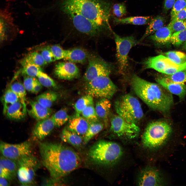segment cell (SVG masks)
I'll return each mask as SVG.
<instances>
[{"mask_svg": "<svg viewBox=\"0 0 186 186\" xmlns=\"http://www.w3.org/2000/svg\"><path fill=\"white\" fill-rule=\"evenodd\" d=\"M89 55L86 51L82 48H75L66 50L64 59L74 63L83 64L88 61Z\"/></svg>", "mask_w": 186, "mask_h": 186, "instance_id": "22", "label": "cell"}, {"mask_svg": "<svg viewBox=\"0 0 186 186\" xmlns=\"http://www.w3.org/2000/svg\"><path fill=\"white\" fill-rule=\"evenodd\" d=\"M186 7V0H176L171 12V20L173 19L177 13Z\"/></svg>", "mask_w": 186, "mask_h": 186, "instance_id": "44", "label": "cell"}, {"mask_svg": "<svg viewBox=\"0 0 186 186\" xmlns=\"http://www.w3.org/2000/svg\"><path fill=\"white\" fill-rule=\"evenodd\" d=\"M173 33L167 26L163 27L150 36V38L155 42L161 44L169 42Z\"/></svg>", "mask_w": 186, "mask_h": 186, "instance_id": "27", "label": "cell"}, {"mask_svg": "<svg viewBox=\"0 0 186 186\" xmlns=\"http://www.w3.org/2000/svg\"><path fill=\"white\" fill-rule=\"evenodd\" d=\"M88 65L83 76L86 82L103 75H109L111 71L110 65L97 56L90 55L88 58Z\"/></svg>", "mask_w": 186, "mask_h": 186, "instance_id": "13", "label": "cell"}, {"mask_svg": "<svg viewBox=\"0 0 186 186\" xmlns=\"http://www.w3.org/2000/svg\"><path fill=\"white\" fill-rule=\"evenodd\" d=\"M9 88L16 94L19 100L27 106L26 90L23 84L19 82H15L11 84Z\"/></svg>", "mask_w": 186, "mask_h": 186, "instance_id": "34", "label": "cell"}, {"mask_svg": "<svg viewBox=\"0 0 186 186\" xmlns=\"http://www.w3.org/2000/svg\"><path fill=\"white\" fill-rule=\"evenodd\" d=\"M90 123L82 116L76 114L69 118L67 128L83 137L88 128Z\"/></svg>", "mask_w": 186, "mask_h": 186, "instance_id": "20", "label": "cell"}, {"mask_svg": "<svg viewBox=\"0 0 186 186\" xmlns=\"http://www.w3.org/2000/svg\"><path fill=\"white\" fill-rule=\"evenodd\" d=\"M51 117L56 127H60L62 126L68 121L70 118L67 111L64 109L58 110L52 115Z\"/></svg>", "mask_w": 186, "mask_h": 186, "instance_id": "33", "label": "cell"}, {"mask_svg": "<svg viewBox=\"0 0 186 186\" xmlns=\"http://www.w3.org/2000/svg\"><path fill=\"white\" fill-rule=\"evenodd\" d=\"M110 125L111 131L118 137L124 138H134L140 131L136 124L128 122L118 115L111 118Z\"/></svg>", "mask_w": 186, "mask_h": 186, "instance_id": "11", "label": "cell"}, {"mask_svg": "<svg viewBox=\"0 0 186 186\" xmlns=\"http://www.w3.org/2000/svg\"><path fill=\"white\" fill-rule=\"evenodd\" d=\"M35 79V77L25 76L23 84L26 91L32 92Z\"/></svg>", "mask_w": 186, "mask_h": 186, "instance_id": "47", "label": "cell"}, {"mask_svg": "<svg viewBox=\"0 0 186 186\" xmlns=\"http://www.w3.org/2000/svg\"><path fill=\"white\" fill-rule=\"evenodd\" d=\"M16 94L10 88L5 92L3 98V112L5 113L8 107L19 100Z\"/></svg>", "mask_w": 186, "mask_h": 186, "instance_id": "35", "label": "cell"}, {"mask_svg": "<svg viewBox=\"0 0 186 186\" xmlns=\"http://www.w3.org/2000/svg\"><path fill=\"white\" fill-rule=\"evenodd\" d=\"M58 97V94L56 92L49 90L37 96L36 97L35 100L43 106L50 108L57 100Z\"/></svg>", "mask_w": 186, "mask_h": 186, "instance_id": "28", "label": "cell"}, {"mask_svg": "<svg viewBox=\"0 0 186 186\" xmlns=\"http://www.w3.org/2000/svg\"><path fill=\"white\" fill-rule=\"evenodd\" d=\"M186 41V30L173 33L169 42L176 46H179Z\"/></svg>", "mask_w": 186, "mask_h": 186, "instance_id": "40", "label": "cell"}, {"mask_svg": "<svg viewBox=\"0 0 186 186\" xmlns=\"http://www.w3.org/2000/svg\"><path fill=\"white\" fill-rule=\"evenodd\" d=\"M0 159V164L7 169L14 178L17 176L18 169L17 161L2 155Z\"/></svg>", "mask_w": 186, "mask_h": 186, "instance_id": "37", "label": "cell"}, {"mask_svg": "<svg viewBox=\"0 0 186 186\" xmlns=\"http://www.w3.org/2000/svg\"><path fill=\"white\" fill-rule=\"evenodd\" d=\"M0 176L4 178L9 181L14 177L2 165L0 164Z\"/></svg>", "mask_w": 186, "mask_h": 186, "instance_id": "48", "label": "cell"}, {"mask_svg": "<svg viewBox=\"0 0 186 186\" xmlns=\"http://www.w3.org/2000/svg\"><path fill=\"white\" fill-rule=\"evenodd\" d=\"M143 64L145 69H153L162 73L166 69L180 66L162 55L149 57L143 62Z\"/></svg>", "mask_w": 186, "mask_h": 186, "instance_id": "14", "label": "cell"}, {"mask_svg": "<svg viewBox=\"0 0 186 186\" xmlns=\"http://www.w3.org/2000/svg\"><path fill=\"white\" fill-rule=\"evenodd\" d=\"M184 21H185L186 22V19H185V20Z\"/></svg>", "mask_w": 186, "mask_h": 186, "instance_id": "54", "label": "cell"}, {"mask_svg": "<svg viewBox=\"0 0 186 186\" xmlns=\"http://www.w3.org/2000/svg\"><path fill=\"white\" fill-rule=\"evenodd\" d=\"M40 51L41 55L47 64L54 61L56 60L54 55L48 46L41 49Z\"/></svg>", "mask_w": 186, "mask_h": 186, "instance_id": "46", "label": "cell"}, {"mask_svg": "<svg viewBox=\"0 0 186 186\" xmlns=\"http://www.w3.org/2000/svg\"><path fill=\"white\" fill-rule=\"evenodd\" d=\"M131 83L137 95L153 109L167 111L173 103L171 93L161 85L147 81L135 74L132 77Z\"/></svg>", "mask_w": 186, "mask_h": 186, "instance_id": "2", "label": "cell"}, {"mask_svg": "<svg viewBox=\"0 0 186 186\" xmlns=\"http://www.w3.org/2000/svg\"><path fill=\"white\" fill-rule=\"evenodd\" d=\"M156 81L171 94L182 99L186 95V84L173 82L165 77L156 79Z\"/></svg>", "mask_w": 186, "mask_h": 186, "instance_id": "18", "label": "cell"}, {"mask_svg": "<svg viewBox=\"0 0 186 186\" xmlns=\"http://www.w3.org/2000/svg\"><path fill=\"white\" fill-rule=\"evenodd\" d=\"M42 86L37 79L36 78L34 84L32 92L35 94L38 93L41 90Z\"/></svg>", "mask_w": 186, "mask_h": 186, "instance_id": "51", "label": "cell"}, {"mask_svg": "<svg viewBox=\"0 0 186 186\" xmlns=\"http://www.w3.org/2000/svg\"><path fill=\"white\" fill-rule=\"evenodd\" d=\"M109 76L101 75L86 82L85 89L87 94L97 98H111L117 88Z\"/></svg>", "mask_w": 186, "mask_h": 186, "instance_id": "7", "label": "cell"}, {"mask_svg": "<svg viewBox=\"0 0 186 186\" xmlns=\"http://www.w3.org/2000/svg\"><path fill=\"white\" fill-rule=\"evenodd\" d=\"M8 180L0 176V186H7L10 185Z\"/></svg>", "mask_w": 186, "mask_h": 186, "instance_id": "52", "label": "cell"}, {"mask_svg": "<svg viewBox=\"0 0 186 186\" xmlns=\"http://www.w3.org/2000/svg\"><path fill=\"white\" fill-rule=\"evenodd\" d=\"M37 79L43 86L48 88H56L55 81L46 73L41 72L37 76Z\"/></svg>", "mask_w": 186, "mask_h": 186, "instance_id": "39", "label": "cell"}, {"mask_svg": "<svg viewBox=\"0 0 186 186\" xmlns=\"http://www.w3.org/2000/svg\"><path fill=\"white\" fill-rule=\"evenodd\" d=\"M183 48L186 50V41L184 43H183Z\"/></svg>", "mask_w": 186, "mask_h": 186, "instance_id": "53", "label": "cell"}, {"mask_svg": "<svg viewBox=\"0 0 186 186\" xmlns=\"http://www.w3.org/2000/svg\"><path fill=\"white\" fill-rule=\"evenodd\" d=\"M23 67L21 73L25 76L35 77L42 71L41 67L34 64H28Z\"/></svg>", "mask_w": 186, "mask_h": 186, "instance_id": "38", "label": "cell"}, {"mask_svg": "<svg viewBox=\"0 0 186 186\" xmlns=\"http://www.w3.org/2000/svg\"><path fill=\"white\" fill-rule=\"evenodd\" d=\"M55 127L51 116L48 118L38 121L33 128L32 137L35 140L42 141L47 137Z\"/></svg>", "mask_w": 186, "mask_h": 186, "instance_id": "17", "label": "cell"}, {"mask_svg": "<svg viewBox=\"0 0 186 186\" xmlns=\"http://www.w3.org/2000/svg\"><path fill=\"white\" fill-rule=\"evenodd\" d=\"M165 20L162 17L158 16L151 19L145 32L140 41H142L148 36L154 33L163 27Z\"/></svg>", "mask_w": 186, "mask_h": 186, "instance_id": "26", "label": "cell"}, {"mask_svg": "<svg viewBox=\"0 0 186 186\" xmlns=\"http://www.w3.org/2000/svg\"><path fill=\"white\" fill-rule=\"evenodd\" d=\"M111 106L109 99L100 98L96 103L95 107L96 111L100 121L106 125L108 122V118Z\"/></svg>", "mask_w": 186, "mask_h": 186, "instance_id": "23", "label": "cell"}, {"mask_svg": "<svg viewBox=\"0 0 186 186\" xmlns=\"http://www.w3.org/2000/svg\"><path fill=\"white\" fill-rule=\"evenodd\" d=\"M186 19V7L177 13L175 18L172 20L184 21Z\"/></svg>", "mask_w": 186, "mask_h": 186, "instance_id": "49", "label": "cell"}, {"mask_svg": "<svg viewBox=\"0 0 186 186\" xmlns=\"http://www.w3.org/2000/svg\"><path fill=\"white\" fill-rule=\"evenodd\" d=\"M48 47L56 60L64 59L65 56L66 50L63 49L59 45L55 44Z\"/></svg>", "mask_w": 186, "mask_h": 186, "instance_id": "43", "label": "cell"}, {"mask_svg": "<svg viewBox=\"0 0 186 186\" xmlns=\"http://www.w3.org/2000/svg\"><path fill=\"white\" fill-rule=\"evenodd\" d=\"M165 77L173 82L186 84V69L171 75H166Z\"/></svg>", "mask_w": 186, "mask_h": 186, "instance_id": "41", "label": "cell"}, {"mask_svg": "<svg viewBox=\"0 0 186 186\" xmlns=\"http://www.w3.org/2000/svg\"><path fill=\"white\" fill-rule=\"evenodd\" d=\"M161 176L157 169L149 168L144 170L138 179V184L141 186H159L163 184Z\"/></svg>", "mask_w": 186, "mask_h": 186, "instance_id": "16", "label": "cell"}, {"mask_svg": "<svg viewBox=\"0 0 186 186\" xmlns=\"http://www.w3.org/2000/svg\"><path fill=\"white\" fill-rule=\"evenodd\" d=\"M112 6L111 3L104 0H65L61 5L81 14L104 31L111 30L109 19Z\"/></svg>", "mask_w": 186, "mask_h": 186, "instance_id": "3", "label": "cell"}, {"mask_svg": "<svg viewBox=\"0 0 186 186\" xmlns=\"http://www.w3.org/2000/svg\"><path fill=\"white\" fill-rule=\"evenodd\" d=\"M115 107L118 115L130 122L136 124L143 116L139 101L130 94L125 95L116 101Z\"/></svg>", "mask_w": 186, "mask_h": 186, "instance_id": "6", "label": "cell"}, {"mask_svg": "<svg viewBox=\"0 0 186 186\" xmlns=\"http://www.w3.org/2000/svg\"><path fill=\"white\" fill-rule=\"evenodd\" d=\"M21 64L23 67L28 64H33L41 67L47 64L41 53L36 52H33L28 55L21 61Z\"/></svg>", "mask_w": 186, "mask_h": 186, "instance_id": "29", "label": "cell"}, {"mask_svg": "<svg viewBox=\"0 0 186 186\" xmlns=\"http://www.w3.org/2000/svg\"><path fill=\"white\" fill-rule=\"evenodd\" d=\"M17 176L22 185H31L33 183L41 162L32 154L23 157L17 161Z\"/></svg>", "mask_w": 186, "mask_h": 186, "instance_id": "8", "label": "cell"}, {"mask_svg": "<svg viewBox=\"0 0 186 186\" xmlns=\"http://www.w3.org/2000/svg\"><path fill=\"white\" fill-rule=\"evenodd\" d=\"M151 19V17L149 16H132L123 18L114 17L113 21L116 25L130 24L139 25L149 23Z\"/></svg>", "mask_w": 186, "mask_h": 186, "instance_id": "25", "label": "cell"}, {"mask_svg": "<svg viewBox=\"0 0 186 186\" xmlns=\"http://www.w3.org/2000/svg\"><path fill=\"white\" fill-rule=\"evenodd\" d=\"M94 104L93 97L87 94L78 99L75 103L74 107L75 114L81 115L82 111L88 106Z\"/></svg>", "mask_w": 186, "mask_h": 186, "instance_id": "31", "label": "cell"}, {"mask_svg": "<svg viewBox=\"0 0 186 186\" xmlns=\"http://www.w3.org/2000/svg\"><path fill=\"white\" fill-rule=\"evenodd\" d=\"M27 108L29 114L38 121L49 118L52 113L50 108L46 107L36 100H31Z\"/></svg>", "mask_w": 186, "mask_h": 186, "instance_id": "19", "label": "cell"}, {"mask_svg": "<svg viewBox=\"0 0 186 186\" xmlns=\"http://www.w3.org/2000/svg\"><path fill=\"white\" fill-rule=\"evenodd\" d=\"M104 124L100 122L90 123L88 129L83 137V144H86L103 129Z\"/></svg>", "mask_w": 186, "mask_h": 186, "instance_id": "30", "label": "cell"}, {"mask_svg": "<svg viewBox=\"0 0 186 186\" xmlns=\"http://www.w3.org/2000/svg\"><path fill=\"white\" fill-rule=\"evenodd\" d=\"M122 150L117 143L104 140L96 143L90 149L88 156L94 162L102 164L112 163L121 157Z\"/></svg>", "mask_w": 186, "mask_h": 186, "instance_id": "5", "label": "cell"}, {"mask_svg": "<svg viewBox=\"0 0 186 186\" xmlns=\"http://www.w3.org/2000/svg\"><path fill=\"white\" fill-rule=\"evenodd\" d=\"M38 145L41 163L55 181L68 175L81 164L79 156L69 147L59 143L41 141Z\"/></svg>", "mask_w": 186, "mask_h": 186, "instance_id": "1", "label": "cell"}, {"mask_svg": "<svg viewBox=\"0 0 186 186\" xmlns=\"http://www.w3.org/2000/svg\"><path fill=\"white\" fill-rule=\"evenodd\" d=\"M27 112V106L19 100L9 106L4 114L9 119L17 121L24 118Z\"/></svg>", "mask_w": 186, "mask_h": 186, "instance_id": "21", "label": "cell"}, {"mask_svg": "<svg viewBox=\"0 0 186 186\" xmlns=\"http://www.w3.org/2000/svg\"><path fill=\"white\" fill-rule=\"evenodd\" d=\"M164 54L177 65L186 67V53L179 51H170L165 52Z\"/></svg>", "mask_w": 186, "mask_h": 186, "instance_id": "32", "label": "cell"}, {"mask_svg": "<svg viewBox=\"0 0 186 186\" xmlns=\"http://www.w3.org/2000/svg\"><path fill=\"white\" fill-rule=\"evenodd\" d=\"M116 49V57L119 72L123 74L128 66V56L131 48L138 42L133 36L121 37L113 32Z\"/></svg>", "mask_w": 186, "mask_h": 186, "instance_id": "10", "label": "cell"}, {"mask_svg": "<svg viewBox=\"0 0 186 186\" xmlns=\"http://www.w3.org/2000/svg\"><path fill=\"white\" fill-rule=\"evenodd\" d=\"M167 26L170 29L173 34L174 33L186 30V22L184 20H171Z\"/></svg>", "mask_w": 186, "mask_h": 186, "instance_id": "42", "label": "cell"}, {"mask_svg": "<svg viewBox=\"0 0 186 186\" xmlns=\"http://www.w3.org/2000/svg\"><path fill=\"white\" fill-rule=\"evenodd\" d=\"M55 75L59 78L70 80L78 77L80 72L78 68L71 62H61L55 66L54 70Z\"/></svg>", "mask_w": 186, "mask_h": 186, "instance_id": "15", "label": "cell"}, {"mask_svg": "<svg viewBox=\"0 0 186 186\" xmlns=\"http://www.w3.org/2000/svg\"><path fill=\"white\" fill-rule=\"evenodd\" d=\"M61 9L71 19L75 29L81 33L95 37L104 32L96 24L75 11L64 6H61Z\"/></svg>", "mask_w": 186, "mask_h": 186, "instance_id": "9", "label": "cell"}, {"mask_svg": "<svg viewBox=\"0 0 186 186\" xmlns=\"http://www.w3.org/2000/svg\"><path fill=\"white\" fill-rule=\"evenodd\" d=\"M60 137L63 141L75 147H80L83 143V136L70 130L67 127L62 130Z\"/></svg>", "mask_w": 186, "mask_h": 186, "instance_id": "24", "label": "cell"}, {"mask_svg": "<svg viewBox=\"0 0 186 186\" xmlns=\"http://www.w3.org/2000/svg\"><path fill=\"white\" fill-rule=\"evenodd\" d=\"M81 115L90 123L100 122L93 105H89L82 111Z\"/></svg>", "mask_w": 186, "mask_h": 186, "instance_id": "36", "label": "cell"}, {"mask_svg": "<svg viewBox=\"0 0 186 186\" xmlns=\"http://www.w3.org/2000/svg\"><path fill=\"white\" fill-rule=\"evenodd\" d=\"M172 131L170 125L164 121H158L149 123L143 133L142 141L145 147L156 148L164 144L167 141Z\"/></svg>", "mask_w": 186, "mask_h": 186, "instance_id": "4", "label": "cell"}, {"mask_svg": "<svg viewBox=\"0 0 186 186\" xmlns=\"http://www.w3.org/2000/svg\"><path fill=\"white\" fill-rule=\"evenodd\" d=\"M0 150L2 156L17 161L23 157L32 154V144L29 141L14 144L2 141L0 142Z\"/></svg>", "mask_w": 186, "mask_h": 186, "instance_id": "12", "label": "cell"}, {"mask_svg": "<svg viewBox=\"0 0 186 186\" xmlns=\"http://www.w3.org/2000/svg\"><path fill=\"white\" fill-rule=\"evenodd\" d=\"M176 0H165L164 3L163 9L165 12L172 8Z\"/></svg>", "mask_w": 186, "mask_h": 186, "instance_id": "50", "label": "cell"}, {"mask_svg": "<svg viewBox=\"0 0 186 186\" xmlns=\"http://www.w3.org/2000/svg\"><path fill=\"white\" fill-rule=\"evenodd\" d=\"M112 8L113 13L118 18L122 17L127 12L126 6L123 3H115L112 6Z\"/></svg>", "mask_w": 186, "mask_h": 186, "instance_id": "45", "label": "cell"}]
</instances>
